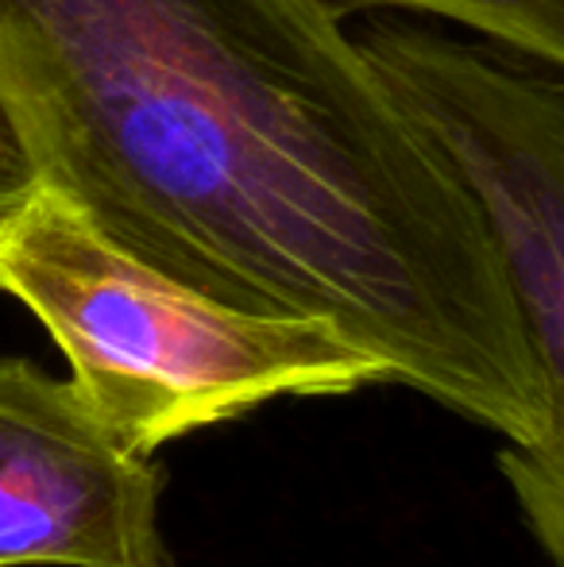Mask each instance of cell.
Listing matches in <instances>:
<instances>
[{
    "mask_svg": "<svg viewBox=\"0 0 564 567\" xmlns=\"http://www.w3.org/2000/svg\"><path fill=\"white\" fill-rule=\"evenodd\" d=\"M363 43L472 189L503 262L545 425L537 441L506 444L499 471L564 567V78L407 20L371 23Z\"/></svg>",
    "mask_w": 564,
    "mask_h": 567,
    "instance_id": "obj_3",
    "label": "cell"
},
{
    "mask_svg": "<svg viewBox=\"0 0 564 567\" xmlns=\"http://www.w3.org/2000/svg\"><path fill=\"white\" fill-rule=\"evenodd\" d=\"M31 189H35V174H31L28 155H23L20 140L4 116V105H0V217Z\"/></svg>",
    "mask_w": 564,
    "mask_h": 567,
    "instance_id": "obj_6",
    "label": "cell"
},
{
    "mask_svg": "<svg viewBox=\"0 0 564 567\" xmlns=\"http://www.w3.org/2000/svg\"><path fill=\"white\" fill-rule=\"evenodd\" d=\"M158 498L163 471L74 382L0 355V567H174Z\"/></svg>",
    "mask_w": 564,
    "mask_h": 567,
    "instance_id": "obj_4",
    "label": "cell"
},
{
    "mask_svg": "<svg viewBox=\"0 0 564 567\" xmlns=\"http://www.w3.org/2000/svg\"><path fill=\"white\" fill-rule=\"evenodd\" d=\"M337 12H399L457 23L488 47L564 78V0H325Z\"/></svg>",
    "mask_w": 564,
    "mask_h": 567,
    "instance_id": "obj_5",
    "label": "cell"
},
{
    "mask_svg": "<svg viewBox=\"0 0 564 567\" xmlns=\"http://www.w3.org/2000/svg\"><path fill=\"white\" fill-rule=\"evenodd\" d=\"M0 293L51 332L70 382L136 455L275 398L391 382L376 355L329 324L209 298L109 239L47 186L0 217Z\"/></svg>",
    "mask_w": 564,
    "mask_h": 567,
    "instance_id": "obj_2",
    "label": "cell"
},
{
    "mask_svg": "<svg viewBox=\"0 0 564 567\" xmlns=\"http://www.w3.org/2000/svg\"><path fill=\"white\" fill-rule=\"evenodd\" d=\"M0 105L109 239L506 444L545 394L472 189L325 0H0Z\"/></svg>",
    "mask_w": 564,
    "mask_h": 567,
    "instance_id": "obj_1",
    "label": "cell"
}]
</instances>
